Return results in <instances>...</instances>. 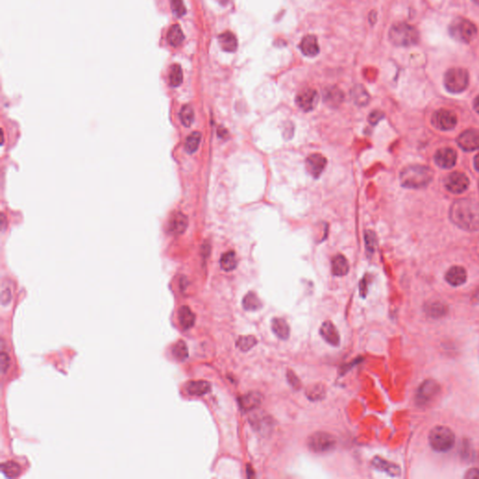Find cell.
<instances>
[{
    "instance_id": "ba28073f",
    "label": "cell",
    "mask_w": 479,
    "mask_h": 479,
    "mask_svg": "<svg viewBox=\"0 0 479 479\" xmlns=\"http://www.w3.org/2000/svg\"><path fill=\"white\" fill-rule=\"evenodd\" d=\"M458 118L452 110L440 109L436 110L431 117V124L434 128L442 131H449L455 128Z\"/></svg>"
},
{
    "instance_id": "f546056e",
    "label": "cell",
    "mask_w": 479,
    "mask_h": 479,
    "mask_svg": "<svg viewBox=\"0 0 479 479\" xmlns=\"http://www.w3.org/2000/svg\"><path fill=\"white\" fill-rule=\"evenodd\" d=\"M238 265L237 255L234 251H228L224 253L220 259V267L225 272H231L235 270Z\"/></svg>"
},
{
    "instance_id": "52a82bcc",
    "label": "cell",
    "mask_w": 479,
    "mask_h": 479,
    "mask_svg": "<svg viewBox=\"0 0 479 479\" xmlns=\"http://www.w3.org/2000/svg\"><path fill=\"white\" fill-rule=\"evenodd\" d=\"M335 446L336 439L325 431H317L308 438V447L316 453L328 452L334 449Z\"/></svg>"
},
{
    "instance_id": "277c9868",
    "label": "cell",
    "mask_w": 479,
    "mask_h": 479,
    "mask_svg": "<svg viewBox=\"0 0 479 479\" xmlns=\"http://www.w3.org/2000/svg\"><path fill=\"white\" fill-rule=\"evenodd\" d=\"M449 32L451 38L457 42L470 43L477 35V27L470 20L458 17L449 25Z\"/></svg>"
},
{
    "instance_id": "cb8c5ba5",
    "label": "cell",
    "mask_w": 479,
    "mask_h": 479,
    "mask_svg": "<svg viewBox=\"0 0 479 479\" xmlns=\"http://www.w3.org/2000/svg\"><path fill=\"white\" fill-rule=\"evenodd\" d=\"M331 272L335 276H345L348 273L349 265L345 255H337L334 256L331 261Z\"/></svg>"
},
{
    "instance_id": "7dc6e473",
    "label": "cell",
    "mask_w": 479,
    "mask_h": 479,
    "mask_svg": "<svg viewBox=\"0 0 479 479\" xmlns=\"http://www.w3.org/2000/svg\"><path fill=\"white\" fill-rule=\"evenodd\" d=\"M366 293H367V282H366V278H363L360 283V294L362 297H365Z\"/></svg>"
},
{
    "instance_id": "f907efd6",
    "label": "cell",
    "mask_w": 479,
    "mask_h": 479,
    "mask_svg": "<svg viewBox=\"0 0 479 479\" xmlns=\"http://www.w3.org/2000/svg\"><path fill=\"white\" fill-rule=\"evenodd\" d=\"M473 2H474L476 5H478L479 6V0H473Z\"/></svg>"
},
{
    "instance_id": "681fc988",
    "label": "cell",
    "mask_w": 479,
    "mask_h": 479,
    "mask_svg": "<svg viewBox=\"0 0 479 479\" xmlns=\"http://www.w3.org/2000/svg\"><path fill=\"white\" fill-rule=\"evenodd\" d=\"M473 166H474V169L479 172V154L473 158Z\"/></svg>"
},
{
    "instance_id": "d4e9b609",
    "label": "cell",
    "mask_w": 479,
    "mask_h": 479,
    "mask_svg": "<svg viewBox=\"0 0 479 479\" xmlns=\"http://www.w3.org/2000/svg\"><path fill=\"white\" fill-rule=\"evenodd\" d=\"M178 314H179L178 317H179L180 325L183 329L188 330V329L194 326L196 316H195L194 313L191 311V309L188 306H182L179 309Z\"/></svg>"
},
{
    "instance_id": "f6af8a7d",
    "label": "cell",
    "mask_w": 479,
    "mask_h": 479,
    "mask_svg": "<svg viewBox=\"0 0 479 479\" xmlns=\"http://www.w3.org/2000/svg\"><path fill=\"white\" fill-rule=\"evenodd\" d=\"M383 118H384V114H383L382 112H380V110H374V112H372L370 115H369L368 121H369L371 125L376 126L379 122L382 120Z\"/></svg>"
},
{
    "instance_id": "5bb4252c",
    "label": "cell",
    "mask_w": 479,
    "mask_h": 479,
    "mask_svg": "<svg viewBox=\"0 0 479 479\" xmlns=\"http://www.w3.org/2000/svg\"><path fill=\"white\" fill-rule=\"evenodd\" d=\"M327 165V159L321 154L310 155L305 160V167L310 175L314 178H319Z\"/></svg>"
},
{
    "instance_id": "e575fe53",
    "label": "cell",
    "mask_w": 479,
    "mask_h": 479,
    "mask_svg": "<svg viewBox=\"0 0 479 479\" xmlns=\"http://www.w3.org/2000/svg\"><path fill=\"white\" fill-rule=\"evenodd\" d=\"M179 116H180V120H181L182 125L188 128L194 122V109L188 104V105H185V106H182L181 112L179 114Z\"/></svg>"
},
{
    "instance_id": "3957f363",
    "label": "cell",
    "mask_w": 479,
    "mask_h": 479,
    "mask_svg": "<svg viewBox=\"0 0 479 479\" xmlns=\"http://www.w3.org/2000/svg\"><path fill=\"white\" fill-rule=\"evenodd\" d=\"M389 41L398 47H410L418 44L419 31L411 24L397 23L391 26L388 32Z\"/></svg>"
},
{
    "instance_id": "f35d334b",
    "label": "cell",
    "mask_w": 479,
    "mask_h": 479,
    "mask_svg": "<svg viewBox=\"0 0 479 479\" xmlns=\"http://www.w3.org/2000/svg\"><path fill=\"white\" fill-rule=\"evenodd\" d=\"M364 241L366 251L369 255H373L376 252L377 247V238L374 231H366L364 233Z\"/></svg>"
},
{
    "instance_id": "ee69618b",
    "label": "cell",
    "mask_w": 479,
    "mask_h": 479,
    "mask_svg": "<svg viewBox=\"0 0 479 479\" xmlns=\"http://www.w3.org/2000/svg\"><path fill=\"white\" fill-rule=\"evenodd\" d=\"M294 135V125L291 122H285L283 127V136L285 140H291Z\"/></svg>"
},
{
    "instance_id": "e0dca14e",
    "label": "cell",
    "mask_w": 479,
    "mask_h": 479,
    "mask_svg": "<svg viewBox=\"0 0 479 479\" xmlns=\"http://www.w3.org/2000/svg\"><path fill=\"white\" fill-rule=\"evenodd\" d=\"M467 279L466 270L461 266H453L446 273V280L452 286L463 285Z\"/></svg>"
},
{
    "instance_id": "8fae6325",
    "label": "cell",
    "mask_w": 479,
    "mask_h": 479,
    "mask_svg": "<svg viewBox=\"0 0 479 479\" xmlns=\"http://www.w3.org/2000/svg\"><path fill=\"white\" fill-rule=\"evenodd\" d=\"M440 391V386L433 380H426L420 385L417 394L419 404H427Z\"/></svg>"
},
{
    "instance_id": "9c48e42d",
    "label": "cell",
    "mask_w": 479,
    "mask_h": 479,
    "mask_svg": "<svg viewBox=\"0 0 479 479\" xmlns=\"http://www.w3.org/2000/svg\"><path fill=\"white\" fill-rule=\"evenodd\" d=\"M470 186V181L467 176L459 171L451 172L445 179V187L450 193L461 194L467 190Z\"/></svg>"
},
{
    "instance_id": "ab89813d",
    "label": "cell",
    "mask_w": 479,
    "mask_h": 479,
    "mask_svg": "<svg viewBox=\"0 0 479 479\" xmlns=\"http://www.w3.org/2000/svg\"><path fill=\"white\" fill-rule=\"evenodd\" d=\"M172 354L176 359L180 361L186 360L188 358V348L187 344L183 341H179L173 347Z\"/></svg>"
},
{
    "instance_id": "4316f807",
    "label": "cell",
    "mask_w": 479,
    "mask_h": 479,
    "mask_svg": "<svg viewBox=\"0 0 479 479\" xmlns=\"http://www.w3.org/2000/svg\"><path fill=\"white\" fill-rule=\"evenodd\" d=\"M373 465L377 469V470H380V471H383L385 473H388L392 476H395V475H398L400 473V468L398 467L397 465H395L394 463H390L388 461H385L383 460L381 458L379 457H376L374 459L373 461Z\"/></svg>"
},
{
    "instance_id": "30bf717a",
    "label": "cell",
    "mask_w": 479,
    "mask_h": 479,
    "mask_svg": "<svg viewBox=\"0 0 479 479\" xmlns=\"http://www.w3.org/2000/svg\"><path fill=\"white\" fill-rule=\"evenodd\" d=\"M458 145L463 151L472 152L479 149V130L467 129L463 131L457 139Z\"/></svg>"
},
{
    "instance_id": "f1b7e54d",
    "label": "cell",
    "mask_w": 479,
    "mask_h": 479,
    "mask_svg": "<svg viewBox=\"0 0 479 479\" xmlns=\"http://www.w3.org/2000/svg\"><path fill=\"white\" fill-rule=\"evenodd\" d=\"M250 422L257 431H266L267 429L272 428V419L268 418L267 415L255 414L250 418Z\"/></svg>"
},
{
    "instance_id": "b9f144b4",
    "label": "cell",
    "mask_w": 479,
    "mask_h": 479,
    "mask_svg": "<svg viewBox=\"0 0 479 479\" xmlns=\"http://www.w3.org/2000/svg\"><path fill=\"white\" fill-rule=\"evenodd\" d=\"M10 363H11V359H10L9 355L5 352H2L1 356H0V367H1L2 375H5L8 372L9 368H10Z\"/></svg>"
},
{
    "instance_id": "8992f818",
    "label": "cell",
    "mask_w": 479,
    "mask_h": 479,
    "mask_svg": "<svg viewBox=\"0 0 479 479\" xmlns=\"http://www.w3.org/2000/svg\"><path fill=\"white\" fill-rule=\"evenodd\" d=\"M431 448L438 452H447L453 448L455 444L454 432L448 427H434L429 435Z\"/></svg>"
},
{
    "instance_id": "d6a6232c",
    "label": "cell",
    "mask_w": 479,
    "mask_h": 479,
    "mask_svg": "<svg viewBox=\"0 0 479 479\" xmlns=\"http://www.w3.org/2000/svg\"><path fill=\"white\" fill-rule=\"evenodd\" d=\"M426 312L431 317L439 318V317L446 316V314L448 313V307L442 303L435 302V303L428 304V306L426 307Z\"/></svg>"
},
{
    "instance_id": "836d02e7",
    "label": "cell",
    "mask_w": 479,
    "mask_h": 479,
    "mask_svg": "<svg viewBox=\"0 0 479 479\" xmlns=\"http://www.w3.org/2000/svg\"><path fill=\"white\" fill-rule=\"evenodd\" d=\"M1 471L8 478H15L21 473V467L14 461H7L1 465Z\"/></svg>"
},
{
    "instance_id": "44dd1931",
    "label": "cell",
    "mask_w": 479,
    "mask_h": 479,
    "mask_svg": "<svg viewBox=\"0 0 479 479\" xmlns=\"http://www.w3.org/2000/svg\"><path fill=\"white\" fill-rule=\"evenodd\" d=\"M351 98L354 103L359 107L367 106L370 102V95L363 85H355L351 90Z\"/></svg>"
},
{
    "instance_id": "83f0119b",
    "label": "cell",
    "mask_w": 479,
    "mask_h": 479,
    "mask_svg": "<svg viewBox=\"0 0 479 479\" xmlns=\"http://www.w3.org/2000/svg\"><path fill=\"white\" fill-rule=\"evenodd\" d=\"M167 40L169 44L172 47H178L182 44L185 40V36L180 25L173 24L170 26L167 35Z\"/></svg>"
},
{
    "instance_id": "ffe728a7",
    "label": "cell",
    "mask_w": 479,
    "mask_h": 479,
    "mask_svg": "<svg viewBox=\"0 0 479 479\" xmlns=\"http://www.w3.org/2000/svg\"><path fill=\"white\" fill-rule=\"evenodd\" d=\"M300 49L302 53L306 56L314 57L319 53V46L317 43L316 36L314 35H308L304 36L300 43Z\"/></svg>"
},
{
    "instance_id": "4dcf8cb0",
    "label": "cell",
    "mask_w": 479,
    "mask_h": 479,
    "mask_svg": "<svg viewBox=\"0 0 479 479\" xmlns=\"http://www.w3.org/2000/svg\"><path fill=\"white\" fill-rule=\"evenodd\" d=\"M243 306L246 311H256L262 307V303L255 293L249 292L243 298Z\"/></svg>"
},
{
    "instance_id": "2e32d148",
    "label": "cell",
    "mask_w": 479,
    "mask_h": 479,
    "mask_svg": "<svg viewBox=\"0 0 479 479\" xmlns=\"http://www.w3.org/2000/svg\"><path fill=\"white\" fill-rule=\"evenodd\" d=\"M188 224V217L182 212H174L169 220L168 230L172 235H180L186 231Z\"/></svg>"
},
{
    "instance_id": "5b68a950",
    "label": "cell",
    "mask_w": 479,
    "mask_h": 479,
    "mask_svg": "<svg viewBox=\"0 0 479 479\" xmlns=\"http://www.w3.org/2000/svg\"><path fill=\"white\" fill-rule=\"evenodd\" d=\"M444 85L452 94L465 91L469 85V73L462 67H452L444 76Z\"/></svg>"
},
{
    "instance_id": "1f68e13d",
    "label": "cell",
    "mask_w": 479,
    "mask_h": 479,
    "mask_svg": "<svg viewBox=\"0 0 479 479\" xmlns=\"http://www.w3.org/2000/svg\"><path fill=\"white\" fill-rule=\"evenodd\" d=\"M200 140H201V134L200 132H193L190 134L185 141V150L186 152L192 155L194 154L200 146Z\"/></svg>"
},
{
    "instance_id": "c3c4849f",
    "label": "cell",
    "mask_w": 479,
    "mask_h": 479,
    "mask_svg": "<svg viewBox=\"0 0 479 479\" xmlns=\"http://www.w3.org/2000/svg\"><path fill=\"white\" fill-rule=\"evenodd\" d=\"M473 109L479 115V96L474 98L473 103Z\"/></svg>"
},
{
    "instance_id": "7c38bea8",
    "label": "cell",
    "mask_w": 479,
    "mask_h": 479,
    "mask_svg": "<svg viewBox=\"0 0 479 479\" xmlns=\"http://www.w3.org/2000/svg\"><path fill=\"white\" fill-rule=\"evenodd\" d=\"M318 102V94L315 89L307 88L300 92L296 97V103L304 112L313 110Z\"/></svg>"
},
{
    "instance_id": "60d3db41",
    "label": "cell",
    "mask_w": 479,
    "mask_h": 479,
    "mask_svg": "<svg viewBox=\"0 0 479 479\" xmlns=\"http://www.w3.org/2000/svg\"><path fill=\"white\" fill-rule=\"evenodd\" d=\"M171 12L176 17H182L187 13V9L182 0H170Z\"/></svg>"
},
{
    "instance_id": "d6986e66",
    "label": "cell",
    "mask_w": 479,
    "mask_h": 479,
    "mask_svg": "<svg viewBox=\"0 0 479 479\" xmlns=\"http://www.w3.org/2000/svg\"><path fill=\"white\" fill-rule=\"evenodd\" d=\"M263 400V396L260 392L252 391L243 395L239 399V404L244 411H251L260 407Z\"/></svg>"
},
{
    "instance_id": "7a4b0ae2",
    "label": "cell",
    "mask_w": 479,
    "mask_h": 479,
    "mask_svg": "<svg viewBox=\"0 0 479 479\" xmlns=\"http://www.w3.org/2000/svg\"><path fill=\"white\" fill-rule=\"evenodd\" d=\"M434 173L431 168L423 165H410L400 171L401 187L408 189L427 188L433 179Z\"/></svg>"
},
{
    "instance_id": "816d5d0a",
    "label": "cell",
    "mask_w": 479,
    "mask_h": 479,
    "mask_svg": "<svg viewBox=\"0 0 479 479\" xmlns=\"http://www.w3.org/2000/svg\"><path fill=\"white\" fill-rule=\"evenodd\" d=\"M478 189H479V181H478Z\"/></svg>"
},
{
    "instance_id": "74e56055",
    "label": "cell",
    "mask_w": 479,
    "mask_h": 479,
    "mask_svg": "<svg viewBox=\"0 0 479 479\" xmlns=\"http://www.w3.org/2000/svg\"><path fill=\"white\" fill-rule=\"evenodd\" d=\"M256 344H257V340L255 339V337L252 336V335L241 336L239 339L237 340L236 342L237 347L243 352L249 351Z\"/></svg>"
},
{
    "instance_id": "8d00e7d4",
    "label": "cell",
    "mask_w": 479,
    "mask_h": 479,
    "mask_svg": "<svg viewBox=\"0 0 479 479\" xmlns=\"http://www.w3.org/2000/svg\"><path fill=\"white\" fill-rule=\"evenodd\" d=\"M169 81H170V85L172 87H177L182 84V70L180 65L174 64L171 66L170 74H169Z\"/></svg>"
},
{
    "instance_id": "7bdbcfd3",
    "label": "cell",
    "mask_w": 479,
    "mask_h": 479,
    "mask_svg": "<svg viewBox=\"0 0 479 479\" xmlns=\"http://www.w3.org/2000/svg\"><path fill=\"white\" fill-rule=\"evenodd\" d=\"M286 377H287V380L289 384L291 385L293 388L295 389L299 390L300 388H302V383H301V380L298 378V376L292 372V371H287L286 373Z\"/></svg>"
},
{
    "instance_id": "4fadbf2b",
    "label": "cell",
    "mask_w": 479,
    "mask_h": 479,
    "mask_svg": "<svg viewBox=\"0 0 479 479\" xmlns=\"http://www.w3.org/2000/svg\"><path fill=\"white\" fill-rule=\"evenodd\" d=\"M457 153L454 149L445 147L436 151L434 155V161L438 167L449 170L453 168L457 162Z\"/></svg>"
},
{
    "instance_id": "bcb514c9",
    "label": "cell",
    "mask_w": 479,
    "mask_h": 479,
    "mask_svg": "<svg viewBox=\"0 0 479 479\" xmlns=\"http://www.w3.org/2000/svg\"><path fill=\"white\" fill-rule=\"evenodd\" d=\"M465 478L479 479V468H472L468 470L467 473L465 474Z\"/></svg>"
},
{
    "instance_id": "484cf974",
    "label": "cell",
    "mask_w": 479,
    "mask_h": 479,
    "mask_svg": "<svg viewBox=\"0 0 479 479\" xmlns=\"http://www.w3.org/2000/svg\"><path fill=\"white\" fill-rule=\"evenodd\" d=\"M211 384L207 381H191L187 385V391L193 396H202L210 392Z\"/></svg>"
},
{
    "instance_id": "6da1fadb",
    "label": "cell",
    "mask_w": 479,
    "mask_h": 479,
    "mask_svg": "<svg viewBox=\"0 0 479 479\" xmlns=\"http://www.w3.org/2000/svg\"><path fill=\"white\" fill-rule=\"evenodd\" d=\"M449 217L463 231H479V202L473 199H461L451 205Z\"/></svg>"
},
{
    "instance_id": "9a60e30c",
    "label": "cell",
    "mask_w": 479,
    "mask_h": 479,
    "mask_svg": "<svg viewBox=\"0 0 479 479\" xmlns=\"http://www.w3.org/2000/svg\"><path fill=\"white\" fill-rule=\"evenodd\" d=\"M323 101L327 104L328 107L338 108L341 104L344 102L345 94L337 86H327L323 90Z\"/></svg>"
},
{
    "instance_id": "d590c367",
    "label": "cell",
    "mask_w": 479,
    "mask_h": 479,
    "mask_svg": "<svg viewBox=\"0 0 479 479\" xmlns=\"http://www.w3.org/2000/svg\"><path fill=\"white\" fill-rule=\"evenodd\" d=\"M325 388L321 384H315L310 386L306 389V396L311 400H321L325 397Z\"/></svg>"
},
{
    "instance_id": "7402d4cb",
    "label": "cell",
    "mask_w": 479,
    "mask_h": 479,
    "mask_svg": "<svg viewBox=\"0 0 479 479\" xmlns=\"http://www.w3.org/2000/svg\"><path fill=\"white\" fill-rule=\"evenodd\" d=\"M272 328L273 334H275L279 339L286 340L289 338L290 335V327L284 318L275 317L272 321Z\"/></svg>"
},
{
    "instance_id": "ac0fdd59",
    "label": "cell",
    "mask_w": 479,
    "mask_h": 479,
    "mask_svg": "<svg viewBox=\"0 0 479 479\" xmlns=\"http://www.w3.org/2000/svg\"><path fill=\"white\" fill-rule=\"evenodd\" d=\"M322 338L331 346H338L340 344V334L336 327L330 321H325L320 327Z\"/></svg>"
},
{
    "instance_id": "603a6c76",
    "label": "cell",
    "mask_w": 479,
    "mask_h": 479,
    "mask_svg": "<svg viewBox=\"0 0 479 479\" xmlns=\"http://www.w3.org/2000/svg\"><path fill=\"white\" fill-rule=\"evenodd\" d=\"M218 42L221 48L224 50L225 52L233 53L236 51L238 47L236 36L231 31H226L221 35H219Z\"/></svg>"
}]
</instances>
